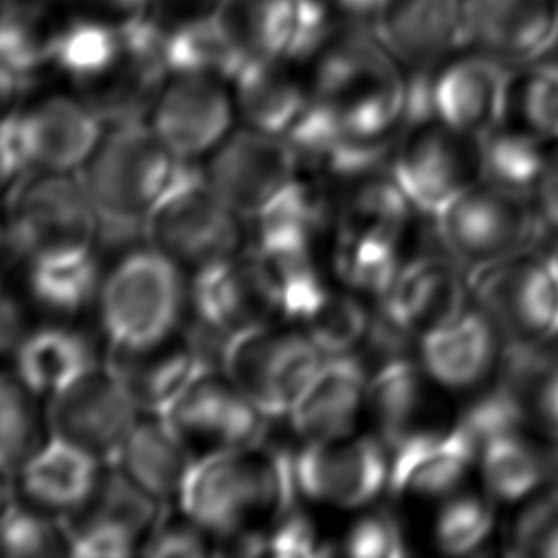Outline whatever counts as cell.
Instances as JSON below:
<instances>
[{
  "label": "cell",
  "mask_w": 558,
  "mask_h": 558,
  "mask_svg": "<svg viewBox=\"0 0 558 558\" xmlns=\"http://www.w3.org/2000/svg\"><path fill=\"white\" fill-rule=\"evenodd\" d=\"M159 2L161 0H94V4L105 15H113L116 22L133 17V15H142V13H153Z\"/></svg>",
  "instance_id": "50"
},
{
  "label": "cell",
  "mask_w": 558,
  "mask_h": 558,
  "mask_svg": "<svg viewBox=\"0 0 558 558\" xmlns=\"http://www.w3.org/2000/svg\"><path fill=\"white\" fill-rule=\"evenodd\" d=\"M549 262H551V268H554V275H556V283H558V244L549 251Z\"/></svg>",
  "instance_id": "54"
},
{
  "label": "cell",
  "mask_w": 558,
  "mask_h": 558,
  "mask_svg": "<svg viewBox=\"0 0 558 558\" xmlns=\"http://www.w3.org/2000/svg\"><path fill=\"white\" fill-rule=\"evenodd\" d=\"M163 418L194 447L207 451L262 442L268 416L216 368L201 371L174 399Z\"/></svg>",
  "instance_id": "13"
},
{
  "label": "cell",
  "mask_w": 558,
  "mask_h": 558,
  "mask_svg": "<svg viewBox=\"0 0 558 558\" xmlns=\"http://www.w3.org/2000/svg\"><path fill=\"white\" fill-rule=\"evenodd\" d=\"M13 484H11V473L0 469V519L7 514V510L13 506Z\"/></svg>",
  "instance_id": "53"
},
{
  "label": "cell",
  "mask_w": 558,
  "mask_h": 558,
  "mask_svg": "<svg viewBox=\"0 0 558 558\" xmlns=\"http://www.w3.org/2000/svg\"><path fill=\"white\" fill-rule=\"evenodd\" d=\"M477 464V445L458 425L423 427L390 447L388 490L399 497L445 499Z\"/></svg>",
  "instance_id": "19"
},
{
  "label": "cell",
  "mask_w": 558,
  "mask_h": 558,
  "mask_svg": "<svg viewBox=\"0 0 558 558\" xmlns=\"http://www.w3.org/2000/svg\"><path fill=\"white\" fill-rule=\"evenodd\" d=\"M177 157L150 126L126 124L102 133L78 170L98 216L96 246L133 251L146 238V220L166 190Z\"/></svg>",
  "instance_id": "2"
},
{
  "label": "cell",
  "mask_w": 558,
  "mask_h": 558,
  "mask_svg": "<svg viewBox=\"0 0 558 558\" xmlns=\"http://www.w3.org/2000/svg\"><path fill=\"white\" fill-rule=\"evenodd\" d=\"M508 554L558 558V482L523 501L508 530Z\"/></svg>",
  "instance_id": "44"
},
{
  "label": "cell",
  "mask_w": 558,
  "mask_h": 558,
  "mask_svg": "<svg viewBox=\"0 0 558 558\" xmlns=\"http://www.w3.org/2000/svg\"><path fill=\"white\" fill-rule=\"evenodd\" d=\"M512 76L508 63L482 52L458 59L432 72V120L471 135L484 137L508 116Z\"/></svg>",
  "instance_id": "16"
},
{
  "label": "cell",
  "mask_w": 558,
  "mask_h": 558,
  "mask_svg": "<svg viewBox=\"0 0 558 558\" xmlns=\"http://www.w3.org/2000/svg\"><path fill=\"white\" fill-rule=\"evenodd\" d=\"M349 183V194L342 198L338 211V231H373L401 240L418 211L390 168L373 170Z\"/></svg>",
  "instance_id": "34"
},
{
  "label": "cell",
  "mask_w": 558,
  "mask_h": 558,
  "mask_svg": "<svg viewBox=\"0 0 558 558\" xmlns=\"http://www.w3.org/2000/svg\"><path fill=\"white\" fill-rule=\"evenodd\" d=\"M33 390L15 375H0V469L17 473L44 445Z\"/></svg>",
  "instance_id": "39"
},
{
  "label": "cell",
  "mask_w": 558,
  "mask_h": 558,
  "mask_svg": "<svg viewBox=\"0 0 558 558\" xmlns=\"http://www.w3.org/2000/svg\"><path fill=\"white\" fill-rule=\"evenodd\" d=\"M22 129L33 170L76 172L102 137V122L70 96H50L22 109Z\"/></svg>",
  "instance_id": "23"
},
{
  "label": "cell",
  "mask_w": 558,
  "mask_h": 558,
  "mask_svg": "<svg viewBox=\"0 0 558 558\" xmlns=\"http://www.w3.org/2000/svg\"><path fill=\"white\" fill-rule=\"evenodd\" d=\"M547 142L517 124H499L480 137L482 179L532 196L551 150Z\"/></svg>",
  "instance_id": "36"
},
{
  "label": "cell",
  "mask_w": 558,
  "mask_h": 558,
  "mask_svg": "<svg viewBox=\"0 0 558 558\" xmlns=\"http://www.w3.org/2000/svg\"><path fill=\"white\" fill-rule=\"evenodd\" d=\"M48 2H50V0H48Z\"/></svg>",
  "instance_id": "56"
},
{
  "label": "cell",
  "mask_w": 558,
  "mask_h": 558,
  "mask_svg": "<svg viewBox=\"0 0 558 558\" xmlns=\"http://www.w3.org/2000/svg\"><path fill=\"white\" fill-rule=\"evenodd\" d=\"M373 31L392 57L414 70L434 68L442 54L466 46L458 0H388Z\"/></svg>",
  "instance_id": "22"
},
{
  "label": "cell",
  "mask_w": 558,
  "mask_h": 558,
  "mask_svg": "<svg viewBox=\"0 0 558 558\" xmlns=\"http://www.w3.org/2000/svg\"><path fill=\"white\" fill-rule=\"evenodd\" d=\"M31 296L52 314H76L100 292L96 248L61 251L28 262Z\"/></svg>",
  "instance_id": "33"
},
{
  "label": "cell",
  "mask_w": 558,
  "mask_h": 558,
  "mask_svg": "<svg viewBox=\"0 0 558 558\" xmlns=\"http://www.w3.org/2000/svg\"><path fill=\"white\" fill-rule=\"evenodd\" d=\"M179 266L155 246H140L111 268L98 292L100 323L111 347L170 340L185 305Z\"/></svg>",
  "instance_id": "3"
},
{
  "label": "cell",
  "mask_w": 558,
  "mask_h": 558,
  "mask_svg": "<svg viewBox=\"0 0 558 558\" xmlns=\"http://www.w3.org/2000/svg\"><path fill=\"white\" fill-rule=\"evenodd\" d=\"M333 2L338 4L340 11H344L355 20L377 15L388 4V0H333Z\"/></svg>",
  "instance_id": "52"
},
{
  "label": "cell",
  "mask_w": 558,
  "mask_h": 558,
  "mask_svg": "<svg viewBox=\"0 0 558 558\" xmlns=\"http://www.w3.org/2000/svg\"><path fill=\"white\" fill-rule=\"evenodd\" d=\"M434 225L445 253L469 270L536 248L545 231L532 196L484 179L456 196Z\"/></svg>",
  "instance_id": "4"
},
{
  "label": "cell",
  "mask_w": 558,
  "mask_h": 558,
  "mask_svg": "<svg viewBox=\"0 0 558 558\" xmlns=\"http://www.w3.org/2000/svg\"><path fill=\"white\" fill-rule=\"evenodd\" d=\"M296 495L294 453L257 442L196 458L179 506L207 534L240 538L266 532L259 523H275Z\"/></svg>",
  "instance_id": "1"
},
{
  "label": "cell",
  "mask_w": 558,
  "mask_h": 558,
  "mask_svg": "<svg viewBox=\"0 0 558 558\" xmlns=\"http://www.w3.org/2000/svg\"><path fill=\"white\" fill-rule=\"evenodd\" d=\"M427 381L432 379L418 357L414 360L408 351L368 366L364 410L388 449L423 427L438 425L429 421L432 397Z\"/></svg>",
  "instance_id": "24"
},
{
  "label": "cell",
  "mask_w": 558,
  "mask_h": 558,
  "mask_svg": "<svg viewBox=\"0 0 558 558\" xmlns=\"http://www.w3.org/2000/svg\"><path fill=\"white\" fill-rule=\"evenodd\" d=\"M251 57L216 9L190 15L168 31V74H205L233 81Z\"/></svg>",
  "instance_id": "30"
},
{
  "label": "cell",
  "mask_w": 558,
  "mask_h": 558,
  "mask_svg": "<svg viewBox=\"0 0 558 558\" xmlns=\"http://www.w3.org/2000/svg\"><path fill=\"white\" fill-rule=\"evenodd\" d=\"M399 238L373 231H340L336 272L362 294L379 299L403 266Z\"/></svg>",
  "instance_id": "38"
},
{
  "label": "cell",
  "mask_w": 558,
  "mask_h": 558,
  "mask_svg": "<svg viewBox=\"0 0 558 558\" xmlns=\"http://www.w3.org/2000/svg\"><path fill=\"white\" fill-rule=\"evenodd\" d=\"M416 344L418 362L432 384L473 390L495 377L506 338L480 305L469 303L453 320L427 331Z\"/></svg>",
  "instance_id": "18"
},
{
  "label": "cell",
  "mask_w": 558,
  "mask_h": 558,
  "mask_svg": "<svg viewBox=\"0 0 558 558\" xmlns=\"http://www.w3.org/2000/svg\"><path fill=\"white\" fill-rule=\"evenodd\" d=\"M183 436L159 414L137 418L113 460L133 482L159 501L181 497L196 458Z\"/></svg>",
  "instance_id": "26"
},
{
  "label": "cell",
  "mask_w": 558,
  "mask_h": 558,
  "mask_svg": "<svg viewBox=\"0 0 558 558\" xmlns=\"http://www.w3.org/2000/svg\"><path fill=\"white\" fill-rule=\"evenodd\" d=\"M48 0L0 2V61L31 81L52 61V46L61 24H54Z\"/></svg>",
  "instance_id": "35"
},
{
  "label": "cell",
  "mask_w": 558,
  "mask_h": 558,
  "mask_svg": "<svg viewBox=\"0 0 558 558\" xmlns=\"http://www.w3.org/2000/svg\"><path fill=\"white\" fill-rule=\"evenodd\" d=\"M0 554L11 558H50L70 554L63 519L37 506L13 504L0 519Z\"/></svg>",
  "instance_id": "41"
},
{
  "label": "cell",
  "mask_w": 558,
  "mask_h": 558,
  "mask_svg": "<svg viewBox=\"0 0 558 558\" xmlns=\"http://www.w3.org/2000/svg\"><path fill=\"white\" fill-rule=\"evenodd\" d=\"M368 366L355 355L325 357L292 410L290 427L303 442L351 434L366 405Z\"/></svg>",
  "instance_id": "21"
},
{
  "label": "cell",
  "mask_w": 558,
  "mask_h": 558,
  "mask_svg": "<svg viewBox=\"0 0 558 558\" xmlns=\"http://www.w3.org/2000/svg\"><path fill=\"white\" fill-rule=\"evenodd\" d=\"M331 214L323 187L312 181L292 179L255 216L259 253H299L312 251L316 233Z\"/></svg>",
  "instance_id": "31"
},
{
  "label": "cell",
  "mask_w": 558,
  "mask_h": 558,
  "mask_svg": "<svg viewBox=\"0 0 558 558\" xmlns=\"http://www.w3.org/2000/svg\"><path fill=\"white\" fill-rule=\"evenodd\" d=\"M466 44L510 63H532L558 46L554 0H464Z\"/></svg>",
  "instance_id": "20"
},
{
  "label": "cell",
  "mask_w": 558,
  "mask_h": 558,
  "mask_svg": "<svg viewBox=\"0 0 558 558\" xmlns=\"http://www.w3.org/2000/svg\"><path fill=\"white\" fill-rule=\"evenodd\" d=\"M238 214L211 187L205 170L177 159L174 172L146 220V242L194 268L231 257L240 240Z\"/></svg>",
  "instance_id": "5"
},
{
  "label": "cell",
  "mask_w": 558,
  "mask_h": 558,
  "mask_svg": "<svg viewBox=\"0 0 558 558\" xmlns=\"http://www.w3.org/2000/svg\"><path fill=\"white\" fill-rule=\"evenodd\" d=\"M388 168L416 211L434 220L482 179L480 140L427 120L405 131Z\"/></svg>",
  "instance_id": "9"
},
{
  "label": "cell",
  "mask_w": 558,
  "mask_h": 558,
  "mask_svg": "<svg viewBox=\"0 0 558 558\" xmlns=\"http://www.w3.org/2000/svg\"><path fill=\"white\" fill-rule=\"evenodd\" d=\"M22 338H24L22 314H20L17 301L9 294V290L0 281V353L15 349Z\"/></svg>",
  "instance_id": "49"
},
{
  "label": "cell",
  "mask_w": 558,
  "mask_h": 558,
  "mask_svg": "<svg viewBox=\"0 0 558 558\" xmlns=\"http://www.w3.org/2000/svg\"><path fill=\"white\" fill-rule=\"evenodd\" d=\"M264 554L277 558H305L327 554V549L320 545L310 517L292 506L266 530Z\"/></svg>",
  "instance_id": "47"
},
{
  "label": "cell",
  "mask_w": 558,
  "mask_h": 558,
  "mask_svg": "<svg viewBox=\"0 0 558 558\" xmlns=\"http://www.w3.org/2000/svg\"><path fill=\"white\" fill-rule=\"evenodd\" d=\"M469 279L449 253H421L403 262L390 288L377 299V312L418 340L453 320L469 305Z\"/></svg>",
  "instance_id": "15"
},
{
  "label": "cell",
  "mask_w": 558,
  "mask_h": 558,
  "mask_svg": "<svg viewBox=\"0 0 558 558\" xmlns=\"http://www.w3.org/2000/svg\"><path fill=\"white\" fill-rule=\"evenodd\" d=\"M98 216L81 174L33 170L7 198V242L26 262L96 248Z\"/></svg>",
  "instance_id": "6"
},
{
  "label": "cell",
  "mask_w": 558,
  "mask_h": 558,
  "mask_svg": "<svg viewBox=\"0 0 558 558\" xmlns=\"http://www.w3.org/2000/svg\"><path fill=\"white\" fill-rule=\"evenodd\" d=\"M469 290L506 342L558 338V283L549 253L536 248L469 270Z\"/></svg>",
  "instance_id": "8"
},
{
  "label": "cell",
  "mask_w": 558,
  "mask_h": 558,
  "mask_svg": "<svg viewBox=\"0 0 558 558\" xmlns=\"http://www.w3.org/2000/svg\"><path fill=\"white\" fill-rule=\"evenodd\" d=\"M26 83L28 81L17 76L11 68H7L0 61V118L11 113L13 109H17L15 105H17V98H20Z\"/></svg>",
  "instance_id": "51"
},
{
  "label": "cell",
  "mask_w": 558,
  "mask_h": 558,
  "mask_svg": "<svg viewBox=\"0 0 558 558\" xmlns=\"http://www.w3.org/2000/svg\"><path fill=\"white\" fill-rule=\"evenodd\" d=\"M17 377L35 395H57L87 371L96 368V351L83 331L39 327L15 347Z\"/></svg>",
  "instance_id": "28"
},
{
  "label": "cell",
  "mask_w": 558,
  "mask_h": 558,
  "mask_svg": "<svg viewBox=\"0 0 558 558\" xmlns=\"http://www.w3.org/2000/svg\"><path fill=\"white\" fill-rule=\"evenodd\" d=\"M323 362L325 353L307 333L262 323L229 340L222 371L268 418H283Z\"/></svg>",
  "instance_id": "7"
},
{
  "label": "cell",
  "mask_w": 558,
  "mask_h": 558,
  "mask_svg": "<svg viewBox=\"0 0 558 558\" xmlns=\"http://www.w3.org/2000/svg\"><path fill=\"white\" fill-rule=\"evenodd\" d=\"M100 469L102 462L85 449L50 436L17 473L33 506L65 517L85 504Z\"/></svg>",
  "instance_id": "27"
},
{
  "label": "cell",
  "mask_w": 558,
  "mask_h": 558,
  "mask_svg": "<svg viewBox=\"0 0 558 558\" xmlns=\"http://www.w3.org/2000/svg\"><path fill=\"white\" fill-rule=\"evenodd\" d=\"M192 320L227 338L266 323L277 312L270 281L255 253L222 257L194 270L190 286Z\"/></svg>",
  "instance_id": "17"
},
{
  "label": "cell",
  "mask_w": 558,
  "mask_h": 558,
  "mask_svg": "<svg viewBox=\"0 0 558 558\" xmlns=\"http://www.w3.org/2000/svg\"><path fill=\"white\" fill-rule=\"evenodd\" d=\"M344 554L353 558H401L408 554L399 521L386 510L364 512L344 534Z\"/></svg>",
  "instance_id": "45"
},
{
  "label": "cell",
  "mask_w": 558,
  "mask_h": 558,
  "mask_svg": "<svg viewBox=\"0 0 558 558\" xmlns=\"http://www.w3.org/2000/svg\"><path fill=\"white\" fill-rule=\"evenodd\" d=\"M294 482L299 495L316 504L364 508L388 490L390 449L377 434L353 432L303 442L294 453Z\"/></svg>",
  "instance_id": "10"
},
{
  "label": "cell",
  "mask_w": 558,
  "mask_h": 558,
  "mask_svg": "<svg viewBox=\"0 0 558 558\" xmlns=\"http://www.w3.org/2000/svg\"><path fill=\"white\" fill-rule=\"evenodd\" d=\"M493 532V499L473 493H453L445 497L432 527L436 547L449 556L477 554L488 545Z\"/></svg>",
  "instance_id": "40"
},
{
  "label": "cell",
  "mask_w": 558,
  "mask_h": 558,
  "mask_svg": "<svg viewBox=\"0 0 558 558\" xmlns=\"http://www.w3.org/2000/svg\"><path fill=\"white\" fill-rule=\"evenodd\" d=\"M534 205L545 229L558 233V144L551 146L543 174L534 187Z\"/></svg>",
  "instance_id": "48"
},
{
  "label": "cell",
  "mask_w": 558,
  "mask_h": 558,
  "mask_svg": "<svg viewBox=\"0 0 558 558\" xmlns=\"http://www.w3.org/2000/svg\"><path fill=\"white\" fill-rule=\"evenodd\" d=\"M286 61L251 57L233 76L235 107L246 126L281 135L301 116L310 96L283 68Z\"/></svg>",
  "instance_id": "29"
},
{
  "label": "cell",
  "mask_w": 558,
  "mask_h": 558,
  "mask_svg": "<svg viewBox=\"0 0 558 558\" xmlns=\"http://www.w3.org/2000/svg\"><path fill=\"white\" fill-rule=\"evenodd\" d=\"M205 530L196 525L183 510L181 517L161 514L159 521L153 525L140 551L144 556L166 558V556H205L209 551L205 541Z\"/></svg>",
  "instance_id": "46"
},
{
  "label": "cell",
  "mask_w": 558,
  "mask_h": 558,
  "mask_svg": "<svg viewBox=\"0 0 558 558\" xmlns=\"http://www.w3.org/2000/svg\"><path fill=\"white\" fill-rule=\"evenodd\" d=\"M510 109L517 113V126L558 140V59L534 65L517 87H510Z\"/></svg>",
  "instance_id": "43"
},
{
  "label": "cell",
  "mask_w": 558,
  "mask_h": 558,
  "mask_svg": "<svg viewBox=\"0 0 558 558\" xmlns=\"http://www.w3.org/2000/svg\"><path fill=\"white\" fill-rule=\"evenodd\" d=\"M187 2H201V4H203V2H216V7H218L220 0H187Z\"/></svg>",
  "instance_id": "55"
},
{
  "label": "cell",
  "mask_w": 558,
  "mask_h": 558,
  "mask_svg": "<svg viewBox=\"0 0 558 558\" xmlns=\"http://www.w3.org/2000/svg\"><path fill=\"white\" fill-rule=\"evenodd\" d=\"M46 418L52 436L109 464L137 421V405L107 366H96L50 397Z\"/></svg>",
  "instance_id": "11"
},
{
  "label": "cell",
  "mask_w": 558,
  "mask_h": 558,
  "mask_svg": "<svg viewBox=\"0 0 558 558\" xmlns=\"http://www.w3.org/2000/svg\"><path fill=\"white\" fill-rule=\"evenodd\" d=\"M373 314L364 303L344 292H327L316 312L305 320L307 336L325 357L353 353L364 344Z\"/></svg>",
  "instance_id": "42"
},
{
  "label": "cell",
  "mask_w": 558,
  "mask_h": 558,
  "mask_svg": "<svg viewBox=\"0 0 558 558\" xmlns=\"http://www.w3.org/2000/svg\"><path fill=\"white\" fill-rule=\"evenodd\" d=\"M296 166L299 159L281 135L246 126L214 148L205 174L238 216L255 218L296 177Z\"/></svg>",
  "instance_id": "12"
},
{
  "label": "cell",
  "mask_w": 558,
  "mask_h": 558,
  "mask_svg": "<svg viewBox=\"0 0 558 558\" xmlns=\"http://www.w3.org/2000/svg\"><path fill=\"white\" fill-rule=\"evenodd\" d=\"M233 102L222 78L174 74L153 105L150 129L177 159L192 161L218 148L229 135Z\"/></svg>",
  "instance_id": "14"
},
{
  "label": "cell",
  "mask_w": 558,
  "mask_h": 558,
  "mask_svg": "<svg viewBox=\"0 0 558 558\" xmlns=\"http://www.w3.org/2000/svg\"><path fill=\"white\" fill-rule=\"evenodd\" d=\"M107 368L129 392L137 410L163 416L183 388L207 371L187 347H170L168 340L150 347H111Z\"/></svg>",
  "instance_id": "25"
},
{
  "label": "cell",
  "mask_w": 558,
  "mask_h": 558,
  "mask_svg": "<svg viewBox=\"0 0 558 558\" xmlns=\"http://www.w3.org/2000/svg\"><path fill=\"white\" fill-rule=\"evenodd\" d=\"M159 499L133 482L116 462L100 469L98 482L85 504L63 517L65 527L107 525L144 541L159 521Z\"/></svg>",
  "instance_id": "32"
},
{
  "label": "cell",
  "mask_w": 558,
  "mask_h": 558,
  "mask_svg": "<svg viewBox=\"0 0 558 558\" xmlns=\"http://www.w3.org/2000/svg\"><path fill=\"white\" fill-rule=\"evenodd\" d=\"M120 54L122 41L116 22L102 15H78L59 26L50 65L85 85L107 74Z\"/></svg>",
  "instance_id": "37"
},
{
  "label": "cell",
  "mask_w": 558,
  "mask_h": 558,
  "mask_svg": "<svg viewBox=\"0 0 558 558\" xmlns=\"http://www.w3.org/2000/svg\"><path fill=\"white\" fill-rule=\"evenodd\" d=\"M0 2H2V0H0Z\"/></svg>",
  "instance_id": "57"
}]
</instances>
